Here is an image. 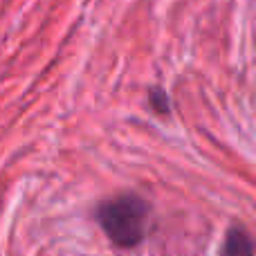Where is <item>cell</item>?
I'll return each instance as SVG.
<instances>
[{
	"label": "cell",
	"instance_id": "cell-2",
	"mask_svg": "<svg viewBox=\"0 0 256 256\" xmlns=\"http://www.w3.org/2000/svg\"><path fill=\"white\" fill-rule=\"evenodd\" d=\"M222 256H254V245L243 227H232L225 236Z\"/></svg>",
	"mask_w": 256,
	"mask_h": 256
},
{
	"label": "cell",
	"instance_id": "cell-3",
	"mask_svg": "<svg viewBox=\"0 0 256 256\" xmlns=\"http://www.w3.org/2000/svg\"><path fill=\"white\" fill-rule=\"evenodd\" d=\"M150 104H153L155 112H160V115L168 112V99H166V94H164L162 90H155V92L150 94Z\"/></svg>",
	"mask_w": 256,
	"mask_h": 256
},
{
	"label": "cell",
	"instance_id": "cell-1",
	"mask_svg": "<svg viewBox=\"0 0 256 256\" xmlns=\"http://www.w3.org/2000/svg\"><path fill=\"white\" fill-rule=\"evenodd\" d=\"M97 220L117 248H135L148 234V204L135 194L117 196L97 209Z\"/></svg>",
	"mask_w": 256,
	"mask_h": 256
}]
</instances>
